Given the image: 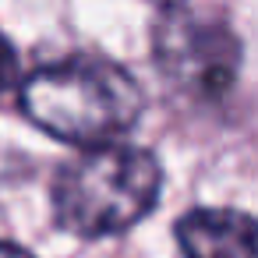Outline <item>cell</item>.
Returning <instances> with one entry per match:
<instances>
[{"instance_id": "cell-1", "label": "cell", "mask_w": 258, "mask_h": 258, "mask_svg": "<svg viewBox=\"0 0 258 258\" xmlns=\"http://www.w3.org/2000/svg\"><path fill=\"white\" fill-rule=\"evenodd\" d=\"M18 106L43 135L78 149H96L117 142L138 124L145 96L135 75L117 60L103 53H68L22 78Z\"/></svg>"}, {"instance_id": "cell-2", "label": "cell", "mask_w": 258, "mask_h": 258, "mask_svg": "<svg viewBox=\"0 0 258 258\" xmlns=\"http://www.w3.org/2000/svg\"><path fill=\"white\" fill-rule=\"evenodd\" d=\"M163 195V166L142 145H96L53 177V223L82 240H103L142 223Z\"/></svg>"}, {"instance_id": "cell-3", "label": "cell", "mask_w": 258, "mask_h": 258, "mask_svg": "<svg viewBox=\"0 0 258 258\" xmlns=\"http://www.w3.org/2000/svg\"><path fill=\"white\" fill-rule=\"evenodd\" d=\"M152 57L163 82L191 103H219L240 75V39L226 22L173 8L152 32Z\"/></svg>"}, {"instance_id": "cell-4", "label": "cell", "mask_w": 258, "mask_h": 258, "mask_svg": "<svg viewBox=\"0 0 258 258\" xmlns=\"http://www.w3.org/2000/svg\"><path fill=\"white\" fill-rule=\"evenodd\" d=\"M184 258H254V219L240 209H191L177 219Z\"/></svg>"}, {"instance_id": "cell-5", "label": "cell", "mask_w": 258, "mask_h": 258, "mask_svg": "<svg viewBox=\"0 0 258 258\" xmlns=\"http://www.w3.org/2000/svg\"><path fill=\"white\" fill-rule=\"evenodd\" d=\"M15 78H18V53H15L11 39L0 32V99H4V92H11Z\"/></svg>"}, {"instance_id": "cell-6", "label": "cell", "mask_w": 258, "mask_h": 258, "mask_svg": "<svg viewBox=\"0 0 258 258\" xmlns=\"http://www.w3.org/2000/svg\"><path fill=\"white\" fill-rule=\"evenodd\" d=\"M0 258H36L32 251H25L22 244H11V240H0Z\"/></svg>"}, {"instance_id": "cell-7", "label": "cell", "mask_w": 258, "mask_h": 258, "mask_svg": "<svg viewBox=\"0 0 258 258\" xmlns=\"http://www.w3.org/2000/svg\"><path fill=\"white\" fill-rule=\"evenodd\" d=\"M156 8H163V11H173V8H184V0H152Z\"/></svg>"}]
</instances>
